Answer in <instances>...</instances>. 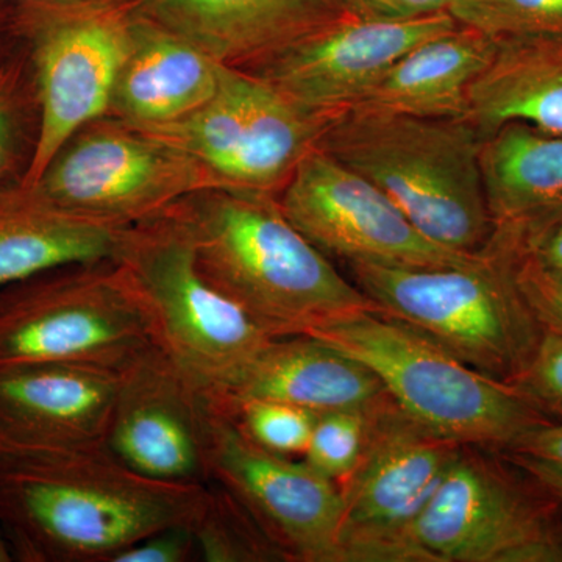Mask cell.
I'll use <instances>...</instances> for the list:
<instances>
[{
  "mask_svg": "<svg viewBox=\"0 0 562 562\" xmlns=\"http://www.w3.org/2000/svg\"><path fill=\"white\" fill-rule=\"evenodd\" d=\"M209 483L140 475L106 443L0 453V530L13 560L110 562L165 528L194 525Z\"/></svg>",
  "mask_w": 562,
  "mask_h": 562,
  "instance_id": "6da1fadb",
  "label": "cell"
},
{
  "mask_svg": "<svg viewBox=\"0 0 562 562\" xmlns=\"http://www.w3.org/2000/svg\"><path fill=\"white\" fill-rule=\"evenodd\" d=\"M202 276L273 338L379 312L284 214L269 192L205 188L171 206Z\"/></svg>",
  "mask_w": 562,
  "mask_h": 562,
  "instance_id": "7a4b0ae2",
  "label": "cell"
},
{
  "mask_svg": "<svg viewBox=\"0 0 562 562\" xmlns=\"http://www.w3.org/2000/svg\"><path fill=\"white\" fill-rule=\"evenodd\" d=\"M483 135L471 121L349 109L336 114L317 149L382 190L431 241L479 255L491 243Z\"/></svg>",
  "mask_w": 562,
  "mask_h": 562,
  "instance_id": "3957f363",
  "label": "cell"
},
{
  "mask_svg": "<svg viewBox=\"0 0 562 562\" xmlns=\"http://www.w3.org/2000/svg\"><path fill=\"white\" fill-rule=\"evenodd\" d=\"M308 336L362 362L409 419L461 446L508 452L552 422L519 387L475 371L382 313L336 317Z\"/></svg>",
  "mask_w": 562,
  "mask_h": 562,
  "instance_id": "277c9868",
  "label": "cell"
},
{
  "mask_svg": "<svg viewBox=\"0 0 562 562\" xmlns=\"http://www.w3.org/2000/svg\"><path fill=\"white\" fill-rule=\"evenodd\" d=\"M384 316L408 325L475 371L512 383L542 328L520 294L512 251L490 243L475 261L443 268L347 262Z\"/></svg>",
  "mask_w": 562,
  "mask_h": 562,
  "instance_id": "5b68a950",
  "label": "cell"
},
{
  "mask_svg": "<svg viewBox=\"0 0 562 562\" xmlns=\"http://www.w3.org/2000/svg\"><path fill=\"white\" fill-rule=\"evenodd\" d=\"M111 261L149 317L155 346L205 395L224 394L273 338L202 276L171 209L125 227Z\"/></svg>",
  "mask_w": 562,
  "mask_h": 562,
  "instance_id": "8992f818",
  "label": "cell"
},
{
  "mask_svg": "<svg viewBox=\"0 0 562 562\" xmlns=\"http://www.w3.org/2000/svg\"><path fill=\"white\" fill-rule=\"evenodd\" d=\"M151 344L149 317L111 260L52 269L0 290V366L121 371Z\"/></svg>",
  "mask_w": 562,
  "mask_h": 562,
  "instance_id": "52a82bcc",
  "label": "cell"
},
{
  "mask_svg": "<svg viewBox=\"0 0 562 562\" xmlns=\"http://www.w3.org/2000/svg\"><path fill=\"white\" fill-rule=\"evenodd\" d=\"M133 0L11 3L14 33L31 57L40 98V136L22 183L40 179L63 144L109 116L131 33Z\"/></svg>",
  "mask_w": 562,
  "mask_h": 562,
  "instance_id": "ba28073f",
  "label": "cell"
},
{
  "mask_svg": "<svg viewBox=\"0 0 562 562\" xmlns=\"http://www.w3.org/2000/svg\"><path fill=\"white\" fill-rule=\"evenodd\" d=\"M335 116L224 65L217 91L201 109L171 124L138 128L187 154L217 188L279 195Z\"/></svg>",
  "mask_w": 562,
  "mask_h": 562,
  "instance_id": "9c48e42d",
  "label": "cell"
},
{
  "mask_svg": "<svg viewBox=\"0 0 562 562\" xmlns=\"http://www.w3.org/2000/svg\"><path fill=\"white\" fill-rule=\"evenodd\" d=\"M32 187L70 213L125 228L217 184L183 151L105 116L74 133Z\"/></svg>",
  "mask_w": 562,
  "mask_h": 562,
  "instance_id": "30bf717a",
  "label": "cell"
},
{
  "mask_svg": "<svg viewBox=\"0 0 562 562\" xmlns=\"http://www.w3.org/2000/svg\"><path fill=\"white\" fill-rule=\"evenodd\" d=\"M476 449L462 446L414 520L417 562H561L550 506Z\"/></svg>",
  "mask_w": 562,
  "mask_h": 562,
  "instance_id": "8fae6325",
  "label": "cell"
},
{
  "mask_svg": "<svg viewBox=\"0 0 562 562\" xmlns=\"http://www.w3.org/2000/svg\"><path fill=\"white\" fill-rule=\"evenodd\" d=\"M461 449L391 397L376 406L360 464L339 486L342 562H417L409 531Z\"/></svg>",
  "mask_w": 562,
  "mask_h": 562,
  "instance_id": "7c38bea8",
  "label": "cell"
},
{
  "mask_svg": "<svg viewBox=\"0 0 562 562\" xmlns=\"http://www.w3.org/2000/svg\"><path fill=\"white\" fill-rule=\"evenodd\" d=\"M210 482L221 484L292 560L342 562L338 483L297 458L262 449L227 408L205 395Z\"/></svg>",
  "mask_w": 562,
  "mask_h": 562,
  "instance_id": "4fadbf2b",
  "label": "cell"
},
{
  "mask_svg": "<svg viewBox=\"0 0 562 562\" xmlns=\"http://www.w3.org/2000/svg\"><path fill=\"white\" fill-rule=\"evenodd\" d=\"M279 202L288 220L327 257L405 268L475 261L422 235L382 190L314 149L292 172Z\"/></svg>",
  "mask_w": 562,
  "mask_h": 562,
  "instance_id": "5bb4252c",
  "label": "cell"
},
{
  "mask_svg": "<svg viewBox=\"0 0 562 562\" xmlns=\"http://www.w3.org/2000/svg\"><path fill=\"white\" fill-rule=\"evenodd\" d=\"M458 25L449 11L406 21L341 18L243 69L299 105L338 114L406 52Z\"/></svg>",
  "mask_w": 562,
  "mask_h": 562,
  "instance_id": "9a60e30c",
  "label": "cell"
},
{
  "mask_svg": "<svg viewBox=\"0 0 562 562\" xmlns=\"http://www.w3.org/2000/svg\"><path fill=\"white\" fill-rule=\"evenodd\" d=\"M106 447L149 479L210 482L205 394L155 344L121 369Z\"/></svg>",
  "mask_w": 562,
  "mask_h": 562,
  "instance_id": "2e32d148",
  "label": "cell"
},
{
  "mask_svg": "<svg viewBox=\"0 0 562 562\" xmlns=\"http://www.w3.org/2000/svg\"><path fill=\"white\" fill-rule=\"evenodd\" d=\"M120 380L101 366H0V453L106 443Z\"/></svg>",
  "mask_w": 562,
  "mask_h": 562,
  "instance_id": "e0dca14e",
  "label": "cell"
},
{
  "mask_svg": "<svg viewBox=\"0 0 562 562\" xmlns=\"http://www.w3.org/2000/svg\"><path fill=\"white\" fill-rule=\"evenodd\" d=\"M133 5L214 60L241 69L347 18L336 0H133Z\"/></svg>",
  "mask_w": 562,
  "mask_h": 562,
  "instance_id": "ac0fdd59",
  "label": "cell"
},
{
  "mask_svg": "<svg viewBox=\"0 0 562 562\" xmlns=\"http://www.w3.org/2000/svg\"><path fill=\"white\" fill-rule=\"evenodd\" d=\"M222 66L190 41L143 16L132 3L128 46L109 116L135 127L183 120L213 98Z\"/></svg>",
  "mask_w": 562,
  "mask_h": 562,
  "instance_id": "d6986e66",
  "label": "cell"
},
{
  "mask_svg": "<svg viewBox=\"0 0 562 562\" xmlns=\"http://www.w3.org/2000/svg\"><path fill=\"white\" fill-rule=\"evenodd\" d=\"M211 398L225 405L276 401L319 414L373 409L390 395L350 355L314 336L294 335L272 338L224 394Z\"/></svg>",
  "mask_w": 562,
  "mask_h": 562,
  "instance_id": "ffe728a7",
  "label": "cell"
},
{
  "mask_svg": "<svg viewBox=\"0 0 562 562\" xmlns=\"http://www.w3.org/2000/svg\"><path fill=\"white\" fill-rule=\"evenodd\" d=\"M480 165L492 238L519 243L562 221V136L503 125L484 138Z\"/></svg>",
  "mask_w": 562,
  "mask_h": 562,
  "instance_id": "44dd1931",
  "label": "cell"
},
{
  "mask_svg": "<svg viewBox=\"0 0 562 562\" xmlns=\"http://www.w3.org/2000/svg\"><path fill=\"white\" fill-rule=\"evenodd\" d=\"M124 228L88 220L32 184H0V290L36 273L111 260Z\"/></svg>",
  "mask_w": 562,
  "mask_h": 562,
  "instance_id": "7402d4cb",
  "label": "cell"
},
{
  "mask_svg": "<svg viewBox=\"0 0 562 562\" xmlns=\"http://www.w3.org/2000/svg\"><path fill=\"white\" fill-rule=\"evenodd\" d=\"M497 46L495 36L460 24L406 52L351 109L461 120Z\"/></svg>",
  "mask_w": 562,
  "mask_h": 562,
  "instance_id": "603a6c76",
  "label": "cell"
},
{
  "mask_svg": "<svg viewBox=\"0 0 562 562\" xmlns=\"http://www.w3.org/2000/svg\"><path fill=\"white\" fill-rule=\"evenodd\" d=\"M465 120L483 138L506 124L562 136V36L498 38L469 90Z\"/></svg>",
  "mask_w": 562,
  "mask_h": 562,
  "instance_id": "cb8c5ba5",
  "label": "cell"
},
{
  "mask_svg": "<svg viewBox=\"0 0 562 562\" xmlns=\"http://www.w3.org/2000/svg\"><path fill=\"white\" fill-rule=\"evenodd\" d=\"M40 98L27 50L18 47L0 61V184L22 181L40 136Z\"/></svg>",
  "mask_w": 562,
  "mask_h": 562,
  "instance_id": "d4e9b609",
  "label": "cell"
},
{
  "mask_svg": "<svg viewBox=\"0 0 562 562\" xmlns=\"http://www.w3.org/2000/svg\"><path fill=\"white\" fill-rule=\"evenodd\" d=\"M192 532L202 561H272L286 557L246 506L214 482H209V495Z\"/></svg>",
  "mask_w": 562,
  "mask_h": 562,
  "instance_id": "484cf974",
  "label": "cell"
},
{
  "mask_svg": "<svg viewBox=\"0 0 562 562\" xmlns=\"http://www.w3.org/2000/svg\"><path fill=\"white\" fill-rule=\"evenodd\" d=\"M447 11L495 38L562 36V0H449Z\"/></svg>",
  "mask_w": 562,
  "mask_h": 562,
  "instance_id": "4316f807",
  "label": "cell"
},
{
  "mask_svg": "<svg viewBox=\"0 0 562 562\" xmlns=\"http://www.w3.org/2000/svg\"><path fill=\"white\" fill-rule=\"evenodd\" d=\"M373 409H336L317 414L302 460L341 486L360 464Z\"/></svg>",
  "mask_w": 562,
  "mask_h": 562,
  "instance_id": "83f0119b",
  "label": "cell"
},
{
  "mask_svg": "<svg viewBox=\"0 0 562 562\" xmlns=\"http://www.w3.org/2000/svg\"><path fill=\"white\" fill-rule=\"evenodd\" d=\"M221 405L235 416L243 431L262 449L281 457L302 458L305 454L316 413L276 401H244Z\"/></svg>",
  "mask_w": 562,
  "mask_h": 562,
  "instance_id": "f1b7e54d",
  "label": "cell"
},
{
  "mask_svg": "<svg viewBox=\"0 0 562 562\" xmlns=\"http://www.w3.org/2000/svg\"><path fill=\"white\" fill-rule=\"evenodd\" d=\"M514 386L541 412L562 420V335L542 331L527 368Z\"/></svg>",
  "mask_w": 562,
  "mask_h": 562,
  "instance_id": "f546056e",
  "label": "cell"
},
{
  "mask_svg": "<svg viewBox=\"0 0 562 562\" xmlns=\"http://www.w3.org/2000/svg\"><path fill=\"white\" fill-rule=\"evenodd\" d=\"M506 249L513 255L514 277L520 294L542 331L562 335V269L541 265L509 247Z\"/></svg>",
  "mask_w": 562,
  "mask_h": 562,
  "instance_id": "4dcf8cb0",
  "label": "cell"
},
{
  "mask_svg": "<svg viewBox=\"0 0 562 562\" xmlns=\"http://www.w3.org/2000/svg\"><path fill=\"white\" fill-rule=\"evenodd\" d=\"M505 453L547 491H562V420L531 431Z\"/></svg>",
  "mask_w": 562,
  "mask_h": 562,
  "instance_id": "1f68e13d",
  "label": "cell"
},
{
  "mask_svg": "<svg viewBox=\"0 0 562 562\" xmlns=\"http://www.w3.org/2000/svg\"><path fill=\"white\" fill-rule=\"evenodd\" d=\"M198 557L191 525H177L146 536L110 562H187Z\"/></svg>",
  "mask_w": 562,
  "mask_h": 562,
  "instance_id": "d6a6232c",
  "label": "cell"
},
{
  "mask_svg": "<svg viewBox=\"0 0 562 562\" xmlns=\"http://www.w3.org/2000/svg\"><path fill=\"white\" fill-rule=\"evenodd\" d=\"M344 14L364 21H406L447 11L449 0H336Z\"/></svg>",
  "mask_w": 562,
  "mask_h": 562,
  "instance_id": "836d02e7",
  "label": "cell"
},
{
  "mask_svg": "<svg viewBox=\"0 0 562 562\" xmlns=\"http://www.w3.org/2000/svg\"><path fill=\"white\" fill-rule=\"evenodd\" d=\"M495 241L531 258V260L541 262V265L562 269V221L535 233V235L527 236L519 243H503L498 239Z\"/></svg>",
  "mask_w": 562,
  "mask_h": 562,
  "instance_id": "e575fe53",
  "label": "cell"
},
{
  "mask_svg": "<svg viewBox=\"0 0 562 562\" xmlns=\"http://www.w3.org/2000/svg\"><path fill=\"white\" fill-rule=\"evenodd\" d=\"M16 47L18 36L11 20V3L0 5V61L5 60Z\"/></svg>",
  "mask_w": 562,
  "mask_h": 562,
  "instance_id": "d590c367",
  "label": "cell"
},
{
  "mask_svg": "<svg viewBox=\"0 0 562 562\" xmlns=\"http://www.w3.org/2000/svg\"><path fill=\"white\" fill-rule=\"evenodd\" d=\"M13 561V554L10 552L9 543L3 538L2 530H0V562Z\"/></svg>",
  "mask_w": 562,
  "mask_h": 562,
  "instance_id": "8d00e7d4",
  "label": "cell"
},
{
  "mask_svg": "<svg viewBox=\"0 0 562 562\" xmlns=\"http://www.w3.org/2000/svg\"><path fill=\"white\" fill-rule=\"evenodd\" d=\"M31 2V0H0V5H9V3Z\"/></svg>",
  "mask_w": 562,
  "mask_h": 562,
  "instance_id": "74e56055",
  "label": "cell"
},
{
  "mask_svg": "<svg viewBox=\"0 0 562 562\" xmlns=\"http://www.w3.org/2000/svg\"><path fill=\"white\" fill-rule=\"evenodd\" d=\"M554 495H558V497H560V501H561V505H562V491H560V492H557V494H554Z\"/></svg>",
  "mask_w": 562,
  "mask_h": 562,
  "instance_id": "f35d334b",
  "label": "cell"
}]
</instances>
